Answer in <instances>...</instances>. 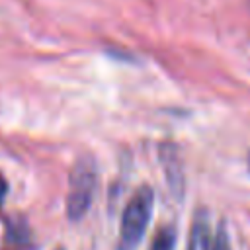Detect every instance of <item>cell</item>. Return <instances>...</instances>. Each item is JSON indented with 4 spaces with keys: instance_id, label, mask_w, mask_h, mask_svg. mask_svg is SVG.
Masks as SVG:
<instances>
[{
    "instance_id": "3",
    "label": "cell",
    "mask_w": 250,
    "mask_h": 250,
    "mask_svg": "<svg viewBox=\"0 0 250 250\" xmlns=\"http://www.w3.org/2000/svg\"><path fill=\"white\" fill-rule=\"evenodd\" d=\"M188 250H213L209 213L203 207L193 211V221H191L189 238H188Z\"/></svg>"
},
{
    "instance_id": "1",
    "label": "cell",
    "mask_w": 250,
    "mask_h": 250,
    "mask_svg": "<svg viewBox=\"0 0 250 250\" xmlns=\"http://www.w3.org/2000/svg\"><path fill=\"white\" fill-rule=\"evenodd\" d=\"M154 207V191L150 186H141L131 195L129 203L123 209L121 225H119V238L115 250H135L143 240L146 227L152 217Z\"/></svg>"
},
{
    "instance_id": "2",
    "label": "cell",
    "mask_w": 250,
    "mask_h": 250,
    "mask_svg": "<svg viewBox=\"0 0 250 250\" xmlns=\"http://www.w3.org/2000/svg\"><path fill=\"white\" fill-rule=\"evenodd\" d=\"M96 164L90 156L80 158L72 166L66 195V217L70 221H80L88 213L96 191Z\"/></svg>"
},
{
    "instance_id": "6",
    "label": "cell",
    "mask_w": 250,
    "mask_h": 250,
    "mask_svg": "<svg viewBox=\"0 0 250 250\" xmlns=\"http://www.w3.org/2000/svg\"><path fill=\"white\" fill-rule=\"evenodd\" d=\"M213 250H232L230 248V238H229V230L225 227V223H221L217 227V232L213 236Z\"/></svg>"
},
{
    "instance_id": "9",
    "label": "cell",
    "mask_w": 250,
    "mask_h": 250,
    "mask_svg": "<svg viewBox=\"0 0 250 250\" xmlns=\"http://www.w3.org/2000/svg\"><path fill=\"white\" fill-rule=\"evenodd\" d=\"M57 250H62V248H57Z\"/></svg>"
},
{
    "instance_id": "7",
    "label": "cell",
    "mask_w": 250,
    "mask_h": 250,
    "mask_svg": "<svg viewBox=\"0 0 250 250\" xmlns=\"http://www.w3.org/2000/svg\"><path fill=\"white\" fill-rule=\"evenodd\" d=\"M6 195H8V182H6V178H4L2 172H0V205L4 203Z\"/></svg>"
},
{
    "instance_id": "4",
    "label": "cell",
    "mask_w": 250,
    "mask_h": 250,
    "mask_svg": "<svg viewBox=\"0 0 250 250\" xmlns=\"http://www.w3.org/2000/svg\"><path fill=\"white\" fill-rule=\"evenodd\" d=\"M160 158L164 164V172H166V180L170 184V188L178 193V189L182 191L184 188V176H182V168H180V158L176 154V146L166 143L160 146Z\"/></svg>"
},
{
    "instance_id": "8",
    "label": "cell",
    "mask_w": 250,
    "mask_h": 250,
    "mask_svg": "<svg viewBox=\"0 0 250 250\" xmlns=\"http://www.w3.org/2000/svg\"><path fill=\"white\" fill-rule=\"evenodd\" d=\"M246 166H248V170H250V152H248V156H246Z\"/></svg>"
},
{
    "instance_id": "5",
    "label": "cell",
    "mask_w": 250,
    "mask_h": 250,
    "mask_svg": "<svg viewBox=\"0 0 250 250\" xmlns=\"http://www.w3.org/2000/svg\"><path fill=\"white\" fill-rule=\"evenodd\" d=\"M174 246H176V227L174 225L160 227L150 242V250H174Z\"/></svg>"
}]
</instances>
